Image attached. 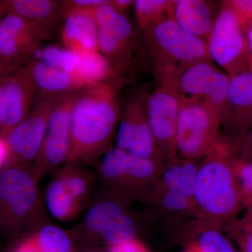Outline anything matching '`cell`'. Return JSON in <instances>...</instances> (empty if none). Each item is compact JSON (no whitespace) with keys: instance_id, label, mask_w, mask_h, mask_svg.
<instances>
[{"instance_id":"6da1fadb","label":"cell","mask_w":252,"mask_h":252,"mask_svg":"<svg viewBox=\"0 0 252 252\" xmlns=\"http://www.w3.org/2000/svg\"><path fill=\"white\" fill-rule=\"evenodd\" d=\"M121 81L93 83L79 92L72 112L67 162L96 167L114 147L121 117Z\"/></svg>"},{"instance_id":"7402d4cb","label":"cell","mask_w":252,"mask_h":252,"mask_svg":"<svg viewBox=\"0 0 252 252\" xmlns=\"http://www.w3.org/2000/svg\"><path fill=\"white\" fill-rule=\"evenodd\" d=\"M39 91L64 94L85 89L91 83L78 71H67L32 57L28 63Z\"/></svg>"},{"instance_id":"83f0119b","label":"cell","mask_w":252,"mask_h":252,"mask_svg":"<svg viewBox=\"0 0 252 252\" xmlns=\"http://www.w3.org/2000/svg\"><path fill=\"white\" fill-rule=\"evenodd\" d=\"M227 223L225 229L240 247V252H252V208Z\"/></svg>"},{"instance_id":"1f68e13d","label":"cell","mask_w":252,"mask_h":252,"mask_svg":"<svg viewBox=\"0 0 252 252\" xmlns=\"http://www.w3.org/2000/svg\"><path fill=\"white\" fill-rule=\"evenodd\" d=\"M109 252H149V251L144 246L143 244L141 243L137 239H134L120 245L110 246Z\"/></svg>"},{"instance_id":"9c48e42d","label":"cell","mask_w":252,"mask_h":252,"mask_svg":"<svg viewBox=\"0 0 252 252\" xmlns=\"http://www.w3.org/2000/svg\"><path fill=\"white\" fill-rule=\"evenodd\" d=\"M150 92V86H140L122 101L115 147L133 157L166 162L149 126L147 99Z\"/></svg>"},{"instance_id":"ab89813d","label":"cell","mask_w":252,"mask_h":252,"mask_svg":"<svg viewBox=\"0 0 252 252\" xmlns=\"http://www.w3.org/2000/svg\"></svg>"},{"instance_id":"ba28073f","label":"cell","mask_w":252,"mask_h":252,"mask_svg":"<svg viewBox=\"0 0 252 252\" xmlns=\"http://www.w3.org/2000/svg\"><path fill=\"white\" fill-rule=\"evenodd\" d=\"M207 43L212 61L230 77L250 70L251 52L246 23L226 1L220 3Z\"/></svg>"},{"instance_id":"277c9868","label":"cell","mask_w":252,"mask_h":252,"mask_svg":"<svg viewBox=\"0 0 252 252\" xmlns=\"http://www.w3.org/2000/svg\"><path fill=\"white\" fill-rule=\"evenodd\" d=\"M166 162L133 157L114 146L95 167L96 180L132 203L144 204Z\"/></svg>"},{"instance_id":"8fae6325","label":"cell","mask_w":252,"mask_h":252,"mask_svg":"<svg viewBox=\"0 0 252 252\" xmlns=\"http://www.w3.org/2000/svg\"><path fill=\"white\" fill-rule=\"evenodd\" d=\"M51 33L39 25L19 16L9 15L0 21V76L17 72L32 59Z\"/></svg>"},{"instance_id":"cb8c5ba5","label":"cell","mask_w":252,"mask_h":252,"mask_svg":"<svg viewBox=\"0 0 252 252\" xmlns=\"http://www.w3.org/2000/svg\"><path fill=\"white\" fill-rule=\"evenodd\" d=\"M195 227L198 230L195 245L201 252H238L230 240L222 233V225L198 220Z\"/></svg>"},{"instance_id":"484cf974","label":"cell","mask_w":252,"mask_h":252,"mask_svg":"<svg viewBox=\"0 0 252 252\" xmlns=\"http://www.w3.org/2000/svg\"><path fill=\"white\" fill-rule=\"evenodd\" d=\"M172 0H137L135 10L141 29L170 19Z\"/></svg>"},{"instance_id":"ffe728a7","label":"cell","mask_w":252,"mask_h":252,"mask_svg":"<svg viewBox=\"0 0 252 252\" xmlns=\"http://www.w3.org/2000/svg\"><path fill=\"white\" fill-rule=\"evenodd\" d=\"M0 14L1 18L14 15L29 20L51 33L65 20L64 1L59 0H1Z\"/></svg>"},{"instance_id":"44dd1931","label":"cell","mask_w":252,"mask_h":252,"mask_svg":"<svg viewBox=\"0 0 252 252\" xmlns=\"http://www.w3.org/2000/svg\"><path fill=\"white\" fill-rule=\"evenodd\" d=\"M45 205L49 215L61 222L74 220L89 206L77 189L56 172L46 189Z\"/></svg>"},{"instance_id":"e575fe53","label":"cell","mask_w":252,"mask_h":252,"mask_svg":"<svg viewBox=\"0 0 252 252\" xmlns=\"http://www.w3.org/2000/svg\"><path fill=\"white\" fill-rule=\"evenodd\" d=\"M135 2L134 0H111V4L113 7L122 14L125 13L126 9L135 5Z\"/></svg>"},{"instance_id":"f1b7e54d","label":"cell","mask_w":252,"mask_h":252,"mask_svg":"<svg viewBox=\"0 0 252 252\" xmlns=\"http://www.w3.org/2000/svg\"><path fill=\"white\" fill-rule=\"evenodd\" d=\"M33 57L67 71H77L79 63L78 55L67 48L64 49L55 46L40 48Z\"/></svg>"},{"instance_id":"7c38bea8","label":"cell","mask_w":252,"mask_h":252,"mask_svg":"<svg viewBox=\"0 0 252 252\" xmlns=\"http://www.w3.org/2000/svg\"><path fill=\"white\" fill-rule=\"evenodd\" d=\"M81 91L63 94L51 113L33 166L38 179L47 172H56L68 161L72 112Z\"/></svg>"},{"instance_id":"52a82bcc","label":"cell","mask_w":252,"mask_h":252,"mask_svg":"<svg viewBox=\"0 0 252 252\" xmlns=\"http://www.w3.org/2000/svg\"><path fill=\"white\" fill-rule=\"evenodd\" d=\"M220 111L201 100H181L176 145L177 157L200 160L211 153L220 140Z\"/></svg>"},{"instance_id":"4dcf8cb0","label":"cell","mask_w":252,"mask_h":252,"mask_svg":"<svg viewBox=\"0 0 252 252\" xmlns=\"http://www.w3.org/2000/svg\"><path fill=\"white\" fill-rule=\"evenodd\" d=\"M227 3L233 7L245 23L252 20V0H228Z\"/></svg>"},{"instance_id":"d4e9b609","label":"cell","mask_w":252,"mask_h":252,"mask_svg":"<svg viewBox=\"0 0 252 252\" xmlns=\"http://www.w3.org/2000/svg\"><path fill=\"white\" fill-rule=\"evenodd\" d=\"M79 59L77 71L91 84L119 79L114 75L108 60L99 51L79 55Z\"/></svg>"},{"instance_id":"f35d334b","label":"cell","mask_w":252,"mask_h":252,"mask_svg":"<svg viewBox=\"0 0 252 252\" xmlns=\"http://www.w3.org/2000/svg\"></svg>"},{"instance_id":"8d00e7d4","label":"cell","mask_w":252,"mask_h":252,"mask_svg":"<svg viewBox=\"0 0 252 252\" xmlns=\"http://www.w3.org/2000/svg\"><path fill=\"white\" fill-rule=\"evenodd\" d=\"M185 252H201L199 250L198 247L196 245H194V246L190 247V248H189V250H187Z\"/></svg>"},{"instance_id":"4fadbf2b","label":"cell","mask_w":252,"mask_h":252,"mask_svg":"<svg viewBox=\"0 0 252 252\" xmlns=\"http://www.w3.org/2000/svg\"><path fill=\"white\" fill-rule=\"evenodd\" d=\"M230 77L217 67L212 60L190 64L169 86L181 100H201L220 111L224 105Z\"/></svg>"},{"instance_id":"2e32d148","label":"cell","mask_w":252,"mask_h":252,"mask_svg":"<svg viewBox=\"0 0 252 252\" xmlns=\"http://www.w3.org/2000/svg\"><path fill=\"white\" fill-rule=\"evenodd\" d=\"M181 99L170 86L159 84L147 99L149 126L159 153L167 161L177 157L176 145Z\"/></svg>"},{"instance_id":"8992f818","label":"cell","mask_w":252,"mask_h":252,"mask_svg":"<svg viewBox=\"0 0 252 252\" xmlns=\"http://www.w3.org/2000/svg\"><path fill=\"white\" fill-rule=\"evenodd\" d=\"M66 94V93H64ZM64 94L39 91L28 117L5 138H0V170L35 160L54 107Z\"/></svg>"},{"instance_id":"f546056e","label":"cell","mask_w":252,"mask_h":252,"mask_svg":"<svg viewBox=\"0 0 252 252\" xmlns=\"http://www.w3.org/2000/svg\"><path fill=\"white\" fill-rule=\"evenodd\" d=\"M234 165L241 189L244 208H252V160L245 161L237 157Z\"/></svg>"},{"instance_id":"9a60e30c","label":"cell","mask_w":252,"mask_h":252,"mask_svg":"<svg viewBox=\"0 0 252 252\" xmlns=\"http://www.w3.org/2000/svg\"><path fill=\"white\" fill-rule=\"evenodd\" d=\"M38 92L28 64L0 78V138H5L26 119Z\"/></svg>"},{"instance_id":"836d02e7","label":"cell","mask_w":252,"mask_h":252,"mask_svg":"<svg viewBox=\"0 0 252 252\" xmlns=\"http://www.w3.org/2000/svg\"><path fill=\"white\" fill-rule=\"evenodd\" d=\"M15 252H41L38 245L36 234L26 239Z\"/></svg>"},{"instance_id":"30bf717a","label":"cell","mask_w":252,"mask_h":252,"mask_svg":"<svg viewBox=\"0 0 252 252\" xmlns=\"http://www.w3.org/2000/svg\"><path fill=\"white\" fill-rule=\"evenodd\" d=\"M90 205L85 217L86 229L110 246L134 240L139 229L138 220L130 205L133 203L111 191Z\"/></svg>"},{"instance_id":"5bb4252c","label":"cell","mask_w":252,"mask_h":252,"mask_svg":"<svg viewBox=\"0 0 252 252\" xmlns=\"http://www.w3.org/2000/svg\"><path fill=\"white\" fill-rule=\"evenodd\" d=\"M220 114V141L238 154L240 144L252 127V70L230 77Z\"/></svg>"},{"instance_id":"7a4b0ae2","label":"cell","mask_w":252,"mask_h":252,"mask_svg":"<svg viewBox=\"0 0 252 252\" xmlns=\"http://www.w3.org/2000/svg\"><path fill=\"white\" fill-rule=\"evenodd\" d=\"M238 154L221 142L201 159L193 200L200 220L225 225L244 210L243 195L236 172Z\"/></svg>"},{"instance_id":"d6a6232c","label":"cell","mask_w":252,"mask_h":252,"mask_svg":"<svg viewBox=\"0 0 252 252\" xmlns=\"http://www.w3.org/2000/svg\"><path fill=\"white\" fill-rule=\"evenodd\" d=\"M238 158L245 161L252 160V127L239 147Z\"/></svg>"},{"instance_id":"5b68a950","label":"cell","mask_w":252,"mask_h":252,"mask_svg":"<svg viewBox=\"0 0 252 252\" xmlns=\"http://www.w3.org/2000/svg\"><path fill=\"white\" fill-rule=\"evenodd\" d=\"M33 168L18 165L0 174V224L4 233L29 229L39 220L41 201Z\"/></svg>"},{"instance_id":"74e56055","label":"cell","mask_w":252,"mask_h":252,"mask_svg":"<svg viewBox=\"0 0 252 252\" xmlns=\"http://www.w3.org/2000/svg\"><path fill=\"white\" fill-rule=\"evenodd\" d=\"M250 70H252V67L251 69H250Z\"/></svg>"},{"instance_id":"d6986e66","label":"cell","mask_w":252,"mask_h":252,"mask_svg":"<svg viewBox=\"0 0 252 252\" xmlns=\"http://www.w3.org/2000/svg\"><path fill=\"white\" fill-rule=\"evenodd\" d=\"M96 9L71 10L64 20L62 30L63 43L67 49L78 56L99 51L98 27L94 15Z\"/></svg>"},{"instance_id":"e0dca14e","label":"cell","mask_w":252,"mask_h":252,"mask_svg":"<svg viewBox=\"0 0 252 252\" xmlns=\"http://www.w3.org/2000/svg\"><path fill=\"white\" fill-rule=\"evenodd\" d=\"M144 205L150 216L162 222L169 229L187 228L200 220L193 200L185 195L154 185Z\"/></svg>"},{"instance_id":"4316f807","label":"cell","mask_w":252,"mask_h":252,"mask_svg":"<svg viewBox=\"0 0 252 252\" xmlns=\"http://www.w3.org/2000/svg\"><path fill=\"white\" fill-rule=\"evenodd\" d=\"M36 237L41 252H69L72 250L69 235L57 225L49 223L43 225Z\"/></svg>"},{"instance_id":"603a6c76","label":"cell","mask_w":252,"mask_h":252,"mask_svg":"<svg viewBox=\"0 0 252 252\" xmlns=\"http://www.w3.org/2000/svg\"><path fill=\"white\" fill-rule=\"evenodd\" d=\"M200 160L176 157L167 160L158 177L155 185L173 190L193 200L194 188Z\"/></svg>"},{"instance_id":"d590c367","label":"cell","mask_w":252,"mask_h":252,"mask_svg":"<svg viewBox=\"0 0 252 252\" xmlns=\"http://www.w3.org/2000/svg\"><path fill=\"white\" fill-rule=\"evenodd\" d=\"M247 31H248L249 41H250V52H251L250 63V69L252 67V20L247 23Z\"/></svg>"},{"instance_id":"ac0fdd59","label":"cell","mask_w":252,"mask_h":252,"mask_svg":"<svg viewBox=\"0 0 252 252\" xmlns=\"http://www.w3.org/2000/svg\"><path fill=\"white\" fill-rule=\"evenodd\" d=\"M219 11L215 3L206 0H172L170 18L207 42Z\"/></svg>"},{"instance_id":"3957f363","label":"cell","mask_w":252,"mask_h":252,"mask_svg":"<svg viewBox=\"0 0 252 252\" xmlns=\"http://www.w3.org/2000/svg\"><path fill=\"white\" fill-rule=\"evenodd\" d=\"M142 31L159 84L171 85L190 64L212 60L206 41L186 31L170 18Z\"/></svg>"}]
</instances>
